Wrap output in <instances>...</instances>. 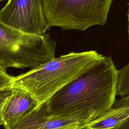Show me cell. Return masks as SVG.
Listing matches in <instances>:
<instances>
[{
    "instance_id": "cell-1",
    "label": "cell",
    "mask_w": 129,
    "mask_h": 129,
    "mask_svg": "<svg viewBox=\"0 0 129 129\" xmlns=\"http://www.w3.org/2000/svg\"><path fill=\"white\" fill-rule=\"evenodd\" d=\"M117 75L112 58L102 56L45 101L48 112L87 123L114 105Z\"/></svg>"
},
{
    "instance_id": "cell-2",
    "label": "cell",
    "mask_w": 129,
    "mask_h": 129,
    "mask_svg": "<svg viewBox=\"0 0 129 129\" xmlns=\"http://www.w3.org/2000/svg\"><path fill=\"white\" fill-rule=\"evenodd\" d=\"M102 56L95 50L70 52L14 77L12 87L25 90L44 102Z\"/></svg>"
},
{
    "instance_id": "cell-3",
    "label": "cell",
    "mask_w": 129,
    "mask_h": 129,
    "mask_svg": "<svg viewBox=\"0 0 129 129\" xmlns=\"http://www.w3.org/2000/svg\"><path fill=\"white\" fill-rule=\"evenodd\" d=\"M56 44L48 34H27L0 20V65L6 69L36 68L55 58Z\"/></svg>"
},
{
    "instance_id": "cell-4",
    "label": "cell",
    "mask_w": 129,
    "mask_h": 129,
    "mask_svg": "<svg viewBox=\"0 0 129 129\" xmlns=\"http://www.w3.org/2000/svg\"><path fill=\"white\" fill-rule=\"evenodd\" d=\"M113 0H42L49 26L84 31L106 22Z\"/></svg>"
},
{
    "instance_id": "cell-5",
    "label": "cell",
    "mask_w": 129,
    "mask_h": 129,
    "mask_svg": "<svg viewBox=\"0 0 129 129\" xmlns=\"http://www.w3.org/2000/svg\"><path fill=\"white\" fill-rule=\"evenodd\" d=\"M0 20L31 35L44 34L50 28L44 16L42 0H8L0 10Z\"/></svg>"
},
{
    "instance_id": "cell-6",
    "label": "cell",
    "mask_w": 129,
    "mask_h": 129,
    "mask_svg": "<svg viewBox=\"0 0 129 129\" xmlns=\"http://www.w3.org/2000/svg\"><path fill=\"white\" fill-rule=\"evenodd\" d=\"M87 123L77 118L52 116L48 112L45 101L21 120L5 126V129H81Z\"/></svg>"
},
{
    "instance_id": "cell-7",
    "label": "cell",
    "mask_w": 129,
    "mask_h": 129,
    "mask_svg": "<svg viewBox=\"0 0 129 129\" xmlns=\"http://www.w3.org/2000/svg\"><path fill=\"white\" fill-rule=\"evenodd\" d=\"M40 103L25 90L12 88L2 110L3 125L14 124L28 115Z\"/></svg>"
},
{
    "instance_id": "cell-8",
    "label": "cell",
    "mask_w": 129,
    "mask_h": 129,
    "mask_svg": "<svg viewBox=\"0 0 129 129\" xmlns=\"http://www.w3.org/2000/svg\"><path fill=\"white\" fill-rule=\"evenodd\" d=\"M129 116V107L111 108L103 114L88 122L87 129H110Z\"/></svg>"
},
{
    "instance_id": "cell-9",
    "label": "cell",
    "mask_w": 129,
    "mask_h": 129,
    "mask_svg": "<svg viewBox=\"0 0 129 129\" xmlns=\"http://www.w3.org/2000/svg\"><path fill=\"white\" fill-rule=\"evenodd\" d=\"M116 95L123 98L129 95V62L118 71Z\"/></svg>"
},
{
    "instance_id": "cell-10",
    "label": "cell",
    "mask_w": 129,
    "mask_h": 129,
    "mask_svg": "<svg viewBox=\"0 0 129 129\" xmlns=\"http://www.w3.org/2000/svg\"><path fill=\"white\" fill-rule=\"evenodd\" d=\"M14 76L8 74L6 69L0 65V90L12 87Z\"/></svg>"
},
{
    "instance_id": "cell-11",
    "label": "cell",
    "mask_w": 129,
    "mask_h": 129,
    "mask_svg": "<svg viewBox=\"0 0 129 129\" xmlns=\"http://www.w3.org/2000/svg\"><path fill=\"white\" fill-rule=\"evenodd\" d=\"M12 92V88H8L0 90V125H3L2 118V110L7 99Z\"/></svg>"
},
{
    "instance_id": "cell-12",
    "label": "cell",
    "mask_w": 129,
    "mask_h": 129,
    "mask_svg": "<svg viewBox=\"0 0 129 129\" xmlns=\"http://www.w3.org/2000/svg\"><path fill=\"white\" fill-rule=\"evenodd\" d=\"M122 107H129V95L115 100L114 105L111 108H119Z\"/></svg>"
},
{
    "instance_id": "cell-13",
    "label": "cell",
    "mask_w": 129,
    "mask_h": 129,
    "mask_svg": "<svg viewBox=\"0 0 129 129\" xmlns=\"http://www.w3.org/2000/svg\"><path fill=\"white\" fill-rule=\"evenodd\" d=\"M110 129H129V116L119 124Z\"/></svg>"
},
{
    "instance_id": "cell-14",
    "label": "cell",
    "mask_w": 129,
    "mask_h": 129,
    "mask_svg": "<svg viewBox=\"0 0 129 129\" xmlns=\"http://www.w3.org/2000/svg\"><path fill=\"white\" fill-rule=\"evenodd\" d=\"M128 8L127 10V19H128V28H127V32H128V38L129 40V3L128 4Z\"/></svg>"
},
{
    "instance_id": "cell-15",
    "label": "cell",
    "mask_w": 129,
    "mask_h": 129,
    "mask_svg": "<svg viewBox=\"0 0 129 129\" xmlns=\"http://www.w3.org/2000/svg\"><path fill=\"white\" fill-rule=\"evenodd\" d=\"M81 129H87V128H86L85 127H83V128H81Z\"/></svg>"
},
{
    "instance_id": "cell-16",
    "label": "cell",
    "mask_w": 129,
    "mask_h": 129,
    "mask_svg": "<svg viewBox=\"0 0 129 129\" xmlns=\"http://www.w3.org/2000/svg\"><path fill=\"white\" fill-rule=\"evenodd\" d=\"M6 0H0V2H3V1H5Z\"/></svg>"
},
{
    "instance_id": "cell-17",
    "label": "cell",
    "mask_w": 129,
    "mask_h": 129,
    "mask_svg": "<svg viewBox=\"0 0 129 129\" xmlns=\"http://www.w3.org/2000/svg\"></svg>"
}]
</instances>
